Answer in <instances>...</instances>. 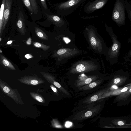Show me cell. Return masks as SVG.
Here are the masks:
<instances>
[{"label":"cell","mask_w":131,"mask_h":131,"mask_svg":"<svg viewBox=\"0 0 131 131\" xmlns=\"http://www.w3.org/2000/svg\"><path fill=\"white\" fill-rule=\"evenodd\" d=\"M18 29L20 34L24 35L26 30L25 25V20L23 13L21 12L19 14L17 23Z\"/></svg>","instance_id":"9c48e42d"},{"label":"cell","mask_w":131,"mask_h":131,"mask_svg":"<svg viewBox=\"0 0 131 131\" xmlns=\"http://www.w3.org/2000/svg\"><path fill=\"white\" fill-rule=\"evenodd\" d=\"M31 38H29L26 41V43L28 45H30L31 43Z\"/></svg>","instance_id":"f546056e"},{"label":"cell","mask_w":131,"mask_h":131,"mask_svg":"<svg viewBox=\"0 0 131 131\" xmlns=\"http://www.w3.org/2000/svg\"><path fill=\"white\" fill-rule=\"evenodd\" d=\"M12 40H10L8 41L7 42V44L8 45H10V44L12 42Z\"/></svg>","instance_id":"836d02e7"},{"label":"cell","mask_w":131,"mask_h":131,"mask_svg":"<svg viewBox=\"0 0 131 131\" xmlns=\"http://www.w3.org/2000/svg\"><path fill=\"white\" fill-rule=\"evenodd\" d=\"M72 123L71 122H66L65 124V126L66 127H68L71 125Z\"/></svg>","instance_id":"83f0119b"},{"label":"cell","mask_w":131,"mask_h":131,"mask_svg":"<svg viewBox=\"0 0 131 131\" xmlns=\"http://www.w3.org/2000/svg\"><path fill=\"white\" fill-rule=\"evenodd\" d=\"M12 1V0H5L4 16L3 25L2 28L1 34H2L8 20L10 13Z\"/></svg>","instance_id":"ba28073f"},{"label":"cell","mask_w":131,"mask_h":131,"mask_svg":"<svg viewBox=\"0 0 131 131\" xmlns=\"http://www.w3.org/2000/svg\"><path fill=\"white\" fill-rule=\"evenodd\" d=\"M92 81L91 78H86L85 80V83L86 84H88L90 83Z\"/></svg>","instance_id":"44dd1931"},{"label":"cell","mask_w":131,"mask_h":131,"mask_svg":"<svg viewBox=\"0 0 131 131\" xmlns=\"http://www.w3.org/2000/svg\"><path fill=\"white\" fill-rule=\"evenodd\" d=\"M0 62L1 64L6 69L13 71L16 70L12 64L1 54H0Z\"/></svg>","instance_id":"8fae6325"},{"label":"cell","mask_w":131,"mask_h":131,"mask_svg":"<svg viewBox=\"0 0 131 131\" xmlns=\"http://www.w3.org/2000/svg\"><path fill=\"white\" fill-rule=\"evenodd\" d=\"M41 2L43 7L46 10H47L48 8L46 5L45 0H40Z\"/></svg>","instance_id":"d6986e66"},{"label":"cell","mask_w":131,"mask_h":131,"mask_svg":"<svg viewBox=\"0 0 131 131\" xmlns=\"http://www.w3.org/2000/svg\"><path fill=\"white\" fill-rule=\"evenodd\" d=\"M128 88L127 87H125L123 89L121 90V92H125L127 91Z\"/></svg>","instance_id":"d6a6232c"},{"label":"cell","mask_w":131,"mask_h":131,"mask_svg":"<svg viewBox=\"0 0 131 131\" xmlns=\"http://www.w3.org/2000/svg\"><path fill=\"white\" fill-rule=\"evenodd\" d=\"M97 84L96 83L94 82L91 83L89 85V87L91 88H93Z\"/></svg>","instance_id":"4316f807"},{"label":"cell","mask_w":131,"mask_h":131,"mask_svg":"<svg viewBox=\"0 0 131 131\" xmlns=\"http://www.w3.org/2000/svg\"><path fill=\"white\" fill-rule=\"evenodd\" d=\"M30 95L35 100L40 102L44 103L45 101L43 97L40 95L34 92H30Z\"/></svg>","instance_id":"e0dca14e"},{"label":"cell","mask_w":131,"mask_h":131,"mask_svg":"<svg viewBox=\"0 0 131 131\" xmlns=\"http://www.w3.org/2000/svg\"><path fill=\"white\" fill-rule=\"evenodd\" d=\"M24 3L32 13L36 14L38 11V6L36 0H23Z\"/></svg>","instance_id":"30bf717a"},{"label":"cell","mask_w":131,"mask_h":131,"mask_svg":"<svg viewBox=\"0 0 131 131\" xmlns=\"http://www.w3.org/2000/svg\"><path fill=\"white\" fill-rule=\"evenodd\" d=\"M64 39L66 43H68L70 41V40L67 38H64Z\"/></svg>","instance_id":"4dcf8cb0"},{"label":"cell","mask_w":131,"mask_h":131,"mask_svg":"<svg viewBox=\"0 0 131 131\" xmlns=\"http://www.w3.org/2000/svg\"><path fill=\"white\" fill-rule=\"evenodd\" d=\"M17 80L21 83L30 85H39L45 82L43 80L38 77L29 75L24 76Z\"/></svg>","instance_id":"8992f818"},{"label":"cell","mask_w":131,"mask_h":131,"mask_svg":"<svg viewBox=\"0 0 131 131\" xmlns=\"http://www.w3.org/2000/svg\"><path fill=\"white\" fill-rule=\"evenodd\" d=\"M25 57L27 59H29L33 58V57L32 55L30 54H27L25 56Z\"/></svg>","instance_id":"484cf974"},{"label":"cell","mask_w":131,"mask_h":131,"mask_svg":"<svg viewBox=\"0 0 131 131\" xmlns=\"http://www.w3.org/2000/svg\"><path fill=\"white\" fill-rule=\"evenodd\" d=\"M96 67V65L91 62L82 61L74 64L72 67L71 70L82 72L93 70Z\"/></svg>","instance_id":"277c9868"},{"label":"cell","mask_w":131,"mask_h":131,"mask_svg":"<svg viewBox=\"0 0 131 131\" xmlns=\"http://www.w3.org/2000/svg\"><path fill=\"white\" fill-rule=\"evenodd\" d=\"M128 42L131 44V38L128 40ZM126 58L131 57V49L129 51L126 56Z\"/></svg>","instance_id":"ffe728a7"},{"label":"cell","mask_w":131,"mask_h":131,"mask_svg":"<svg viewBox=\"0 0 131 131\" xmlns=\"http://www.w3.org/2000/svg\"><path fill=\"white\" fill-rule=\"evenodd\" d=\"M81 1V0H71L60 4L59 5L58 7L61 9L68 8L76 4Z\"/></svg>","instance_id":"4fadbf2b"},{"label":"cell","mask_w":131,"mask_h":131,"mask_svg":"<svg viewBox=\"0 0 131 131\" xmlns=\"http://www.w3.org/2000/svg\"><path fill=\"white\" fill-rule=\"evenodd\" d=\"M92 114V113L91 111H89L86 112L85 114V116L86 117L90 116Z\"/></svg>","instance_id":"7402d4cb"},{"label":"cell","mask_w":131,"mask_h":131,"mask_svg":"<svg viewBox=\"0 0 131 131\" xmlns=\"http://www.w3.org/2000/svg\"><path fill=\"white\" fill-rule=\"evenodd\" d=\"M97 96L96 95H95L91 97V100L92 101H95L97 100Z\"/></svg>","instance_id":"603a6c76"},{"label":"cell","mask_w":131,"mask_h":131,"mask_svg":"<svg viewBox=\"0 0 131 131\" xmlns=\"http://www.w3.org/2000/svg\"><path fill=\"white\" fill-rule=\"evenodd\" d=\"M0 51L1 53L2 51L1 50V49L0 50Z\"/></svg>","instance_id":"f35d334b"},{"label":"cell","mask_w":131,"mask_h":131,"mask_svg":"<svg viewBox=\"0 0 131 131\" xmlns=\"http://www.w3.org/2000/svg\"><path fill=\"white\" fill-rule=\"evenodd\" d=\"M88 37L92 47L100 52H102L104 50L102 41L97 37L95 33L92 31H90L88 34Z\"/></svg>","instance_id":"5b68a950"},{"label":"cell","mask_w":131,"mask_h":131,"mask_svg":"<svg viewBox=\"0 0 131 131\" xmlns=\"http://www.w3.org/2000/svg\"><path fill=\"white\" fill-rule=\"evenodd\" d=\"M125 5L128 17L131 23V2H128L127 0H125Z\"/></svg>","instance_id":"2e32d148"},{"label":"cell","mask_w":131,"mask_h":131,"mask_svg":"<svg viewBox=\"0 0 131 131\" xmlns=\"http://www.w3.org/2000/svg\"><path fill=\"white\" fill-rule=\"evenodd\" d=\"M5 0H2L0 12V36H1L4 23V16Z\"/></svg>","instance_id":"7c38bea8"},{"label":"cell","mask_w":131,"mask_h":131,"mask_svg":"<svg viewBox=\"0 0 131 131\" xmlns=\"http://www.w3.org/2000/svg\"><path fill=\"white\" fill-rule=\"evenodd\" d=\"M129 62H130L129 63V65L131 67V60H129Z\"/></svg>","instance_id":"d590c367"},{"label":"cell","mask_w":131,"mask_h":131,"mask_svg":"<svg viewBox=\"0 0 131 131\" xmlns=\"http://www.w3.org/2000/svg\"><path fill=\"white\" fill-rule=\"evenodd\" d=\"M46 15L47 17V20L54 24H56L60 21V18L58 16L50 15L46 13Z\"/></svg>","instance_id":"9a60e30c"},{"label":"cell","mask_w":131,"mask_h":131,"mask_svg":"<svg viewBox=\"0 0 131 131\" xmlns=\"http://www.w3.org/2000/svg\"><path fill=\"white\" fill-rule=\"evenodd\" d=\"M78 51L76 50L69 48H62L58 50L53 55V57L58 58L73 56Z\"/></svg>","instance_id":"52a82bcc"},{"label":"cell","mask_w":131,"mask_h":131,"mask_svg":"<svg viewBox=\"0 0 131 131\" xmlns=\"http://www.w3.org/2000/svg\"><path fill=\"white\" fill-rule=\"evenodd\" d=\"M53 83L57 87L60 88L61 87V86L60 84L58 82L54 81H53Z\"/></svg>","instance_id":"d4e9b609"},{"label":"cell","mask_w":131,"mask_h":131,"mask_svg":"<svg viewBox=\"0 0 131 131\" xmlns=\"http://www.w3.org/2000/svg\"><path fill=\"white\" fill-rule=\"evenodd\" d=\"M121 81V79L119 78H115L114 80V82L115 84H117L119 83Z\"/></svg>","instance_id":"cb8c5ba5"},{"label":"cell","mask_w":131,"mask_h":131,"mask_svg":"<svg viewBox=\"0 0 131 131\" xmlns=\"http://www.w3.org/2000/svg\"><path fill=\"white\" fill-rule=\"evenodd\" d=\"M117 124L119 125H122L124 124V123L123 121H119L117 123Z\"/></svg>","instance_id":"1f68e13d"},{"label":"cell","mask_w":131,"mask_h":131,"mask_svg":"<svg viewBox=\"0 0 131 131\" xmlns=\"http://www.w3.org/2000/svg\"><path fill=\"white\" fill-rule=\"evenodd\" d=\"M1 37L0 38V41L1 42Z\"/></svg>","instance_id":"74e56055"},{"label":"cell","mask_w":131,"mask_h":131,"mask_svg":"<svg viewBox=\"0 0 131 131\" xmlns=\"http://www.w3.org/2000/svg\"><path fill=\"white\" fill-rule=\"evenodd\" d=\"M0 87L4 93L12 99L17 104L21 105L24 104L17 90L13 89L1 79H0Z\"/></svg>","instance_id":"3957f363"},{"label":"cell","mask_w":131,"mask_h":131,"mask_svg":"<svg viewBox=\"0 0 131 131\" xmlns=\"http://www.w3.org/2000/svg\"><path fill=\"white\" fill-rule=\"evenodd\" d=\"M33 44L35 47L41 48L45 51H47L50 48V46H47L38 42H33Z\"/></svg>","instance_id":"ac0fdd59"},{"label":"cell","mask_w":131,"mask_h":131,"mask_svg":"<svg viewBox=\"0 0 131 131\" xmlns=\"http://www.w3.org/2000/svg\"><path fill=\"white\" fill-rule=\"evenodd\" d=\"M50 87L51 88V89L54 92H57V89L53 85H50Z\"/></svg>","instance_id":"f1b7e54d"},{"label":"cell","mask_w":131,"mask_h":131,"mask_svg":"<svg viewBox=\"0 0 131 131\" xmlns=\"http://www.w3.org/2000/svg\"><path fill=\"white\" fill-rule=\"evenodd\" d=\"M129 92L131 93V88L129 90Z\"/></svg>","instance_id":"8d00e7d4"},{"label":"cell","mask_w":131,"mask_h":131,"mask_svg":"<svg viewBox=\"0 0 131 131\" xmlns=\"http://www.w3.org/2000/svg\"><path fill=\"white\" fill-rule=\"evenodd\" d=\"M107 29L112 41V44L109 48L107 57L110 64L112 65L116 64L118 62L121 44L118 40L117 36L114 33L112 28L109 27Z\"/></svg>","instance_id":"6da1fadb"},{"label":"cell","mask_w":131,"mask_h":131,"mask_svg":"<svg viewBox=\"0 0 131 131\" xmlns=\"http://www.w3.org/2000/svg\"><path fill=\"white\" fill-rule=\"evenodd\" d=\"M126 10L124 0H116L112 12V18L119 27L125 24Z\"/></svg>","instance_id":"7a4b0ae2"},{"label":"cell","mask_w":131,"mask_h":131,"mask_svg":"<svg viewBox=\"0 0 131 131\" xmlns=\"http://www.w3.org/2000/svg\"><path fill=\"white\" fill-rule=\"evenodd\" d=\"M112 87L113 88L115 89H117L118 88L117 87V86L115 85L113 86Z\"/></svg>","instance_id":"e575fe53"},{"label":"cell","mask_w":131,"mask_h":131,"mask_svg":"<svg viewBox=\"0 0 131 131\" xmlns=\"http://www.w3.org/2000/svg\"><path fill=\"white\" fill-rule=\"evenodd\" d=\"M35 31L36 36L39 38L43 40H47L48 37L46 34L41 29L38 27H35Z\"/></svg>","instance_id":"5bb4252c"}]
</instances>
